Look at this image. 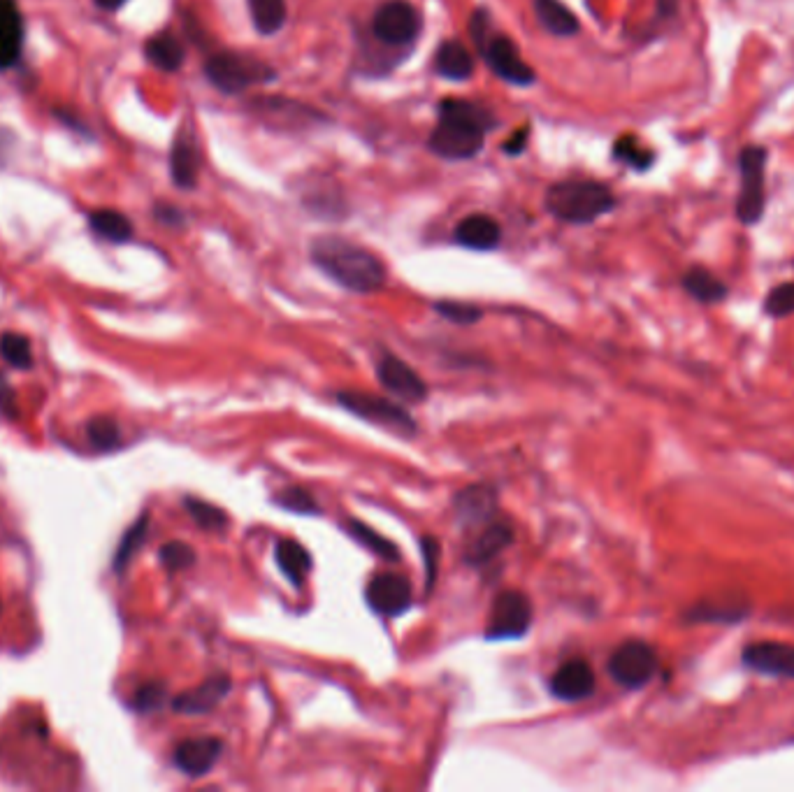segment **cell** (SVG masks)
<instances>
[{
  "instance_id": "cell-1",
  "label": "cell",
  "mask_w": 794,
  "mask_h": 792,
  "mask_svg": "<svg viewBox=\"0 0 794 792\" xmlns=\"http://www.w3.org/2000/svg\"><path fill=\"white\" fill-rule=\"evenodd\" d=\"M312 261L346 291L374 293L386 284V265L372 251L339 235L316 237Z\"/></svg>"
},
{
  "instance_id": "cell-2",
  "label": "cell",
  "mask_w": 794,
  "mask_h": 792,
  "mask_svg": "<svg viewBox=\"0 0 794 792\" xmlns=\"http://www.w3.org/2000/svg\"><path fill=\"white\" fill-rule=\"evenodd\" d=\"M495 121L483 107L467 100H444L439 105V121L430 135L432 154L446 161H467L483 147L486 131Z\"/></svg>"
},
{
  "instance_id": "cell-3",
  "label": "cell",
  "mask_w": 794,
  "mask_h": 792,
  "mask_svg": "<svg viewBox=\"0 0 794 792\" xmlns=\"http://www.w3.org/2000/svg\"><path fill=\"white\" fill-rule=\"evenodd\" d=\"M546 210L565 223H593L609 214L616 198L609 186L595 179H565L546 191Z\"/></svg>"
},
{
  "instance_id": "cell-4",
  "label": "cell",
  "mask_w": 794,
  "mask_h": 792,
  "mask_svg": "<svg viewBox=\"0 0 794 792\" xmlns=\"http://www.w3.org/2000/svg\"><path fill=\"white\" fill-rule=\"evenodd\" d=\"M469 33L481 49L483 59L497 77L514 86H530L534 82V70L521 59V52L514 40L502 33L490 31V19L486 10H476L469 19Z\"/></svg>"
},
{
  "instance_id": "cell-5",
  "label": "cell",
  "mask_w": 794,
  "mask_h": 792,
  "mask_svg": "<svg viewBox=\"0 0 794 792\" xmlns=\"http://www.w3.org/2000/svg\"><path fill=\"white\" fill-rule=\"evenodd\" d=\"M205 75L214 89L226 96L251 89V86L267 84L277 77V72L261 59L240 52H216L205 63Z\"/></svg>"
},
{
  "instance_id": "cell-6",
  "label": "cell",
  "mask_w": 794,
  "mask_h": 792,
  "mask_svg": "<svg viewBox=\"0 0 794 792\" xmlns=\"http://www.w3.org/2000/svg\"><path fill=\"white\" fill-rule=\"evenodd\" d=\"M337 400L339 405L349 409L351 414H356L360 419L370 423H377L381 428L400 432L404 437H411L416 432V423L411 419V414L404 407L397 405V402L360 391H342L337 393Z\"/></svg>"
},
{
  "instance_id": "cell-7",
  "label": "cell",
  "mask_w": 794,
  "mask_h": 792,
  "mask_svg": "<svg viewBox=\"0 0 794 792\" xmlns=\"http://www.w3.org/2000/svg\"><path fill=\"white\" fill-rule=\"evenodd\" d=\"M741 196L736 203V216L746 226H753L764 214V165L767 151L762 147H746L741 151Z\"/></svg>"
},
{
  "instance_id": "cell-8",
  "label": "cell",
  "mask_w": 794,
  "mask_h": 792,
  "mask_svg": "<svg viewBox=\"0 0 794 792\" xmlns=\"http://www.w3.org/2000/svg\"><path fill=\"white\" fill-rule=\"evenodd\" d=\"M658 672V653L646 642H625L613 651L609 674L623 688H641Z\"/></svg>"
},
{
  "instance_id": "cell-9",
  "label": "cell",
  "mask_w": 794,
  "mask_h": 792,
  "mask_svg": "<svg viewBox=\"0 0 794 792\" xmlns=\"http://www.w3.org/2000/svg\"><path fill=\"white\" fill-rule=\"evenodd\" d=\"M421 31V17L414 10V5L407 0H386L384 5L374 12L372 33L379 42L388 47H402L416 40Z\"/></svg>"
},
{
  "instance_id": "cell-10",
  "label": "cell",
  "mask_w": 794,
  "mask_h": 792,
  "mask_svg": "<svg viewBox=\"0 0 794 792\" xmlns=\"http://www.w3.org/2000/svg\"><path fill=\"white\" fill-rule=\"evenodd\" d=\"M532 623V604L528 597L518 590H507L493 602V614L488 621L486 639L490 642H507V639H521L530 630Z\"/></svg>"
},
{
  "instance_id": "cell-11",
  "label": "cell",
  "mask_w": 794,
  "mask_h": 792,
  "mask_svg": "<svg viewBox=\"0 0 794 792\" xmlns=\"http://www.w3.org/2000/svg\"><path fill=\"white\" fill-rule=\"evenodd\" d=\"M365 600L370 604L372 611H377L381 616L395 618L407 614L414 602V590L407 576L384 572L377 574L370 581V586L365 590Z\"/></svg>"
},
{
  "instance_id": "cell-12",
  "label": "cell",
  "mask_w": 794,
  "mask_h": 792,
  "mask_svg": "<svg viewBox=\"0 0 794 792\" xmlns=\"http://www.w3.org/2000/svg\"><path fill=\"white\" fill-rule=\"evenodd\" d=\"M379 381L384 384L388 393H393L402 402H423L428 398V386L421 379V374L404 363L397 356H384L377 367Z\"/></svg>"
},
{
  "instance_id": "cell-13",
  "label": "cell",
  "mask_w": 794,
  "mask_h": 792,
  "mask_svg": "<svg viewBox=\"0 0 794 792\" xmlns=\"http://www.w3.org/2000/svg\"><path fill=\"white\" fill-rule=\"evenodd\" d=\"M743 665L760 674L794 679V646L781 642H757L743 651Z\"/></svg>"
},
{
  "instance_id": "cell-14",
  "label": "cell",
  "mask_w": 794,
  "mask_h": 792,
  "mask_svg": "<svg viewBox=\"0 0 794 792\" xmlns=\"http://www.w3.org/2000/svg\"><path fill=\"white\" fill-rule=\"evenodd\" d=\"M551 693L558 700L581 702L595 693V672L586 660H569L551 679Z\"/></svg>"
},
{
  "instance_id": "cell-15",
  "label": "cell",
  "mask_w": 794,
  "mask_h": 792,
  "mask_svg": "<svg viewBox=\"0 0 794 792\" xmlns=\"http://www.w3.org/2000/svg\"><path fill=\"white\" fill-rule=\"evenodd\" d=\"M223 753V741L216 737L186 739L175 748V765L186 776H205Z\"/></svg>"
},
{
  "instance_id": "cell-16",
  "label": "cell",
  "mask_w": 794,
  "mask_h": 792,
  "mask_svg": "<svg viewBox=\"0 0 794 792\" xmlns=\"http://www.w3.org/2000/svg\"><path fill=\"white\" fill-rule=\"evenodd\" d=\"M228 693H230V679L228 676L219 674V676H212V679H207L205 683H200V686L186 690V693H182V695H177L175 700H172V709H175L177 714H186V716L207 714V711L219 707V702Z\"/></svg>"
},
{
  "instance_id": "cell-17",
  "label": "cell",
  "mask_w": 794,
  "mask_h": 792,
  "mask_svg": "<svg viewBox=\"0 0 794 792\" xmlns=\"http://www.w3.org/2000/svg\"><path fill=\"white\" fill-rule=\"evenodd\" d=\"M456 242L465 249L474 251H490L495 249L502 240V228L493 216L488 214H472L458 223Z\"/></svg>"
},
{
  "instance_id": "cell-18",
  "label": "cell",
  "mask_w": 794,
  "mask_h": 792,
  "mask_svg": "<svg viewBox=\"0 0 794 792\" xmlns=\"http://www.w3.org/2000/svg\"><path fill=\"white\" fill-rule=\"evenodd\" d=\"M170 172H172V182H175L179 189L186 191L196 189L198 172H200V154L196 142L191 140L189 133H182L177 138V142L172 144Z\"/></svg>"
},
{
  "instance_id": "cell-19",
  "label": "cell",
  "mask_w": 794,
  "mask_h": 792,
  "mask_svg": "<svg viewBox=\"0 0 794 792\" xmlns=\"http://www.w3.org/2000/svg\"><path fill=\"white\" fill-rule=\"evenodd\" d=\"M435 70L439 77L465 82L474 72V59L469 49L458 40H446L439 45L435 54Z\"/></svg>"
},
{
  "instance_id": "cell-20",
  "label": "cell",
  "mask_w": 794,
  "mask_h": 792,
  "mask_svg": "<svg viewBox=\"0 0 794 792\" xmlns=\"http://www.w3.org/2000/svg\"><path fill=\"white\" fill-rule=\"evenodd\" d=\"M534 12H537L541 28H546L555 38H572L579 33V19L560 0H534Z\"/></svg>"
},
{
  "instance_id": "cell-21",
  "label": "cell",
  "mask_w": 794,
  "mask_h": 792,
  "mask_svg": "<svg viewBox=\"0 0 794 792\" xmlns=\"http://www.w3.org/2000/svg\"><path fill=\"white\" fill-rule=\"evenodd\" d=\"M274 558H277L281 574H284L295 588H300L302 583H305L309 570H312V556H309L305 546L295 542V539H279Z\"/></svg>"
},
{
  "instance_id": "cell-22",
  "label": "cell",
  "mask_w": 794,
  "mask_h": 792,
  "mask_svg": "<svg viewBox=\"0 0 794 792\" xmlns=\"http://www.w3.org/2000/svg\"><path fill=\"white\" fill-rule=\"evenodd\" d=\"M514 542V532L507 523H493L488 530H483L479 537L474 539L469 546L467 560L472 565H486L490 560L500 556V553Z\"/></svg>"
},
{
  "instance_id": "cell-23",
  "label": "cell",
  "mask_w": 794,
  "mask_h": 792,
  "mask_svg": "<svg viewBox=\"0 0 794 792\" xmlns=\"http://www.w3.org/2000/svg\"><path fill=\"white\" fill-rule=\"evenodd\" d=\"M495 511V495L488 486H469L456 498V514L465 523L488 521Z\"/></svg>"
},
{
  "instance_id": "cell-24",
  "label": "cell",
  "mask_w": 794,
  "mask_h": 792,
  "mask_svg": "<svg viewBox=\"0 0 794 792\" xmlns=\"http://www.w3.org/2000/svg\"><path fill=\"white\" fill-rule=\"evenodd\" d=\"M147 59L163 72H177L184 66V45L172 33H158L144 47Z\"/></svg>"
},
{
  "instance_id": "cell-25",
  "label": "cell",
  "mask_w": 794,
  "mask_h": 792,
  "mask_svg": "<svg viewBox=\"0 0 794 792\" xmlns=\"http://www.w3.org/2000/svg\"><path fill=\"white\" fill-rule=\"evenodd\" d=\"M683 288L692 295V298L706 302V305H713V302L727 298V286L704 268H692L685 272Z\"/></svg>"
},
{
  "instance_id": "cell-26",
  "label": "cell",
  "mask_w": 794,
  "mask_h": 792,
  "mask_svg": "<svg viewBox=\"0 0 794 792\" xmlns=\"http://www.w3.org/2000/svg\"><path fill=\"white\" fill-rule=\"evenodd\" d=\"M249 12L254 28L261 35L279 33L286 24V0H249Z\"/></svg>"
},
{
  "instance_id": "cell-27",
  "label": "cell",
  "mask_w": 794,
  "mask_h": 792,
  "mask_svg": "<svg viewBox=\"0 0 794 792\" xmlns=\"http://www.w3.org/2000/svg\"><path fill=\"white\" fill-rule=\"evenodd\" d=\"M89 226L93 233L103 240H110L114 244L128 242L133 237V223L126 219L121 212L114 210H96L89 214Z\"/></svg>"
},
{
  "instance_id": "cell-28",
  "label": "cell",
  "mask_w": 794,
  "mask_h": 792,
  "mask_svg": "<svg viewBox=\"0 0 794 792\" xmlns=\"http://www.w3.org/2000/svg\"><path fill=\"white\" fill-rule=\"evenodd\" d=\"M344 525H346V532H349V535L356 539L358 544H363L365 549H370L374 556H379L381 560H388V563H395V560H400V549H397L391 539L381 537L379 532H374L370 525H365V523H360V521H353V518H349V521H346Z\"/></svg>"
},
{
  "instance_id": "cell-29",
  "label": "cell",
  "mask_w": 794,
  "mask_h": 792,
  "mask_svg": "<svg viewBox=\"0 0 794 792\" xmlns=\"http://www.w3.org/2000/svg\"><path fill=\"white\" fill-rule=\"evenodd\" d=\"M147 528H149V516L144 514L137 518V523L131 525V528L126 530L124 539H121L119 549H117V556H114V572H124L128 565H131L133 556L137 553V549L144 544V537H147Z\"/></svg>"
},
{
  "instance_id": "cell-30",
  "label": "cell",
  "mask_w": 794,
  "mask_h": 792,
  "mask_svg": "<svg viewBox=\"0 0 794 792\" xmlns=\"http://www.w3.org/2000/svg\"><path fill=\"white\" fill-rule=\"evenodd\" d=\"M0 356H3L5 363L19 367V370H28L33 365L31 342L19 333H5L0 337Z\"/></svg>"
},
{
  "instance_id": "cell-31",
  "label": "cell",
  "mask_w": 794,
  "mask_h": 792,
  "mask_svg": "<svg viewBox=\"0 0 794 792\" xmlns=\"http://www.w3.org/2000/svg\"><path fill=\"white\" fill-rule=\"evenodd\" d=\"M184 507L191 514L193 521L200 525V528H205V530H223L228 525L226 511L219 509V507H214V504H209L205 500L186 498Z\"/></svg>"
},
{
  "instance_id": "cell-32",
  "label": "cell",
  "mask_w": 794,
  "mask_h": 792,
  "mask_svg": "<svg viewBox=\"0 0 794 792\" xmlns=\"http://www.w3.org/2000/svg\"><path fill=\"white\" fill-rule=\"evenodd\" d=\"M613 156H616L618 161L632 165L634 170H646L648 165L653 163L651 151L641 147L634 135H625V138L616 140V144H613Z\"/></svg>"
},
{
  "instance_id": "cell-33",
  "label": "cell",
  "mask_w": 794,
  "mask_h": 792,
  "mask_svg": "<svg viewBox=\"0 0 794 792\" xmlns=\"http://www.w3.org/2000/svg\"><path fill=\"white\" fill-rule=\"evenodd\" d=\"M86 432H89V442L93 444V449L98 451H114L121 444L119 426L112 419H105V416L89 421Z\"/></svg>"
},
{
  "instance_id": "cell-34",
  "label": "cell",
  "mask_w": 794,
  "mask_h": 792,
  "mask_svg": "<svg viewBox=\"0 0 794 792\" xmlns=\"http://www.w3.org/2000/svg\"><path fill=\"white\" fill-rule=\"evenodd\" d=\"M277 504L288 511H293V514H300V516L319 514V504H316V500L312 498V493L305 491V488H300V486L286 488L284 493H279Z\"/></svg>"
},
{
  "instance_id": "cell-35",
  "label": "cell",
  "mask_w": 794,
  "mask_h": 792,
  "mask_svg": "<svg viewBox=\"0 0 794 792\" xmlns=\"http://www.w3.org/2000/svg\"><path fill=\"white\" fill-rule=\"evenodd\" d=\"M435 309L444 316V319L458 323V326H472V323L481 321V316H483L479 307L469 305V302H458V300L437 302Z\"/></svg>"
},
{
  "instance_id": "cell-36",
  "label": "cell",
  "mask_w": 794,
  "mask_h": 792,
  "mask_svg": "<svg viewBox=\"0 0 794 792\" xmlns=\"http://www.w3.org/2000/svg\"><path fill=\"white\" fill-rule=\"evenodd\" d=\"M161 563L168 567L170 572L189 570L196 563V551L191 549L186 542H168L161 546Z\"/></svg>"
},
{
  "instance_id": "cell-37",
  "label": "cell",
  "mask_w": 794,
  "mask_h": 792,
  "mask_svg": "<svg viewBox=\"0 0 794 792\" xmlns=\"http://www.w3.org/2000/svg\"><path fill=\"white\" fill-rule=\"evenodd\" d=\"M764 309L774 319H783V316L794 314V282L771 288L767 300H764Z\"/></svg>"
},
{
  "instance_id": "cell-38",
  "label": "cell",
  "mask_w": 794,
  "mask_h": 792,
  "mask_svg": "<svg viewBox=\"0 0 794 792\" xmlns=\"http://www.w3.org/2000/svg\"><path fill=\"white\" fill-rule=\"evenodd\" d=\"M165 700H168V690H165L163 683H147V686H142L135 693L133 707L140 714H151V711L161 709Z\"/></svg>"
},
{
  "instance_id": "cell-39",
  "label": "cell",
  "mask_w": 794,
  "mask_h": 792,
  "mask_svg": "<svg viewBox=\"0 0 794 792\" xmlns=\"http://www.w3.org/2000/svg\"><path fill=\"white\" fill-rule=\"evenodd\" d=\"M421 546H423V558H425V590H432L437 581V567H439V542L432 537H423L421 539Z\"/></svg>"
},
{
  "instance_id": "cell-40",
  "label": "cell",
  "mask_w": 794,
  "mask_h": 792,
  "mask_svg": "<svg viewBox=\"0 0 794 792\" xmlns=\"http://www.w3.org/2000/svg\"><path fill=\"white\" fill-rule=\"evenodd\" d=\"M0 412L5 416H14V393L7 384L5 374H0Z\"/></svg>"
},
{
  "instance_id": "cell-41",
  "label": "cell",
  "mask_w": 794,
  "mask_h": 792,
  "mask_svg": "<svg viewBox=\"0 0 794 792\" xmlns=\"http://www.w3.org/2000/svg\"><path fill=\"white\" fill-rule=\"evenodd\" d=\"M528 138H530V131L528 128H521V131H518L514 138H511L507 144H504V154H509V156H518L521 154V151L525 149V142H528Z\"/></svg>"
},
{
  "instance_id": "cell-42",
  "label": "cell",
  "mask_w": 794,
  "mask_h": 792,
  "mask_svg": "<svg viewBox=\"0 0 794 792\" xmlns=\"http://www.w3.org/2000/svg\"><path fill=\"white\" fill-rule=\"evenodd\" d=\"M156 216H158V219H161L163 223H168V226H179V223L184 221V216L179 214V212L175 210V207H158Z\"/></svg>"
},
{
  "instance_id": "cell-43",
  "label": "cell",
  "mask_w": 794,
  "mask_h": 792,
  "mask_svg": "<svg viewBox=\"0 0 794 792\" xmlns=\"http://www.w3.org/2000/svg\"><path fill=\"white\" fill-rule=\"evenodd\" d=\"M14 144V138L10 131H0V165L7 161V156H10V149Z\"/></svg>"
},
{
  "instance_id": "cell-44",
  "label": "cell",
  "mask_w": 794,
  "mask_h": 792,
  "mask_svg": "<svg viewBox=\"0 0 794 792\" xmlns=\"http://www.w3.org/2000/svg\"><path fill=\"white\" fill-rule=\"evenodd\" d=\"M126 0H96V5L100 10H107V12H114V10H121L124 7Z\"/></svg>"
}]
</instances>
